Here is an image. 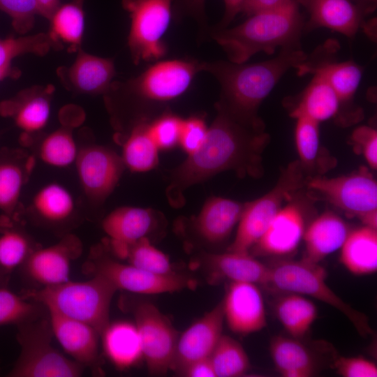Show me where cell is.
Masks as SVG:
<instances>
[{
  "label": "cell",
  "instance_id": "5bb4252c",
  "mask_svg": "<svg viewBox=\"0 0 377 377\" xmlns=\"http://www.w3.org/2000/svg\"><path fill=\"white\" fill-rule=\"evenodd\" d=\"M339 49L337 41L329 40L295 68L299 75L311 74L323 77L337 94L341 110L352 103L362 77V68L353 61L334 60L333 57Z\"/></svg>",
  "mask_w": 377,
  "mask_h": 377
},
{
  "label": "cell",
  "instance_id": "f5cc1de1",
  "mask_svg": "<svg viewBox=\"0 0 377 377\" xmlns=\"http://www.w3.org/2000/svg\"><path fill=\"white\" fill-rule=\"evenodd\" d=\"M38 14L47 20L51 17L61 3V0H36Z\"/></svg>",
  "mask_w": 377,
  "mask_h": 377
},
{
  "label": "cell",
  "instance_id": "836d02e7",
  "mask_svg": "<svg viewBox=\"0 0 377 377\" xmlns=\"http://www.w3.org/2000/svg\"><path fill=\"white\" fill-rule=\"evenodd\" d=\"M32 207L36 215L50 223H60L70 219L75 204L71 193L63 185L50 183L34 195Z\"/></svg>",
  "mask_w": 377,
  "mask_h": 377
},
{
  "label": "cell",
  "instance_id": "ab89813d",
  "mask_svg": "<svg viewBox=\"0 0 377 377\" xmlns=\"http://www.w3.org/2000/svg\"><path fill=\"white\" fill-rule=\"evenodd\" d=\"M34 249L23 231L7 226L0 235V268L8 273L22 265Z\"/></svg>",
  "mask_w": 377,
  "mask_h": 377
},
{
  "label": "cell",
  "instance_id": "52a82bcc",
  "mask_svg": "<svg viewBox=\"0 0 377 377\" xmlns=\"http://www.w3.org/2000/svg\"><path fill=\"white\" fill-rule=\"evenodd\" d=\"M200 61L191 59L156 61L138 76L115 86L149 112L182 96L201 72Z\"/></svg>",
  "mask_w": 377,
  "mask_h": 377
},
{
  "label": "cell",
  "instance_id": "60d3db41",
  "mask_svg": "<svg viewBox=\"0 0 377 377\" xmlns=\"http://www.w3.org/2000/svg\"><path fill=\"white\" fill-rule=\"evenodd\" d=\"M126 259L130 265L153 273L175 272L168 256L154 246L147 237L130 245Z\"/></svg>",
  "mask_w": 377,
  "mask_h": 377
},
{
  "label": "cell",
  "instance_id": "5b68a950",
  "mask_svg": "<svg viewBox=\"0 0 377 377\" xmlns=\"http://www.w3.org/2000/svg\"><path fill=\"white\" fill-rule=\"evenodd\" d=\"M269 267L265 286L311 296L343 313L362 337H367L373 333L368 317L343 300L328 286L327 272L319 263L303 259L283 260Z\"/></svg>",
  "mask_w": 377,
  "mask_h": 377
},
{
  "label": "cell",
  "instance_id": "f6af8a7d",
  "mask_svg": "<svg viewBox=\"0 0 377 377\" xmlns=\"http://www.w3.org/2000/svg\"><path fill=\"white\" fill-rule=\"evenodd\" d=\"M207 130L208 126L200 116L183 119L179 145L188 155L193 154L203 143Z\"/></svg>",
  "mask_w": 377,
  "mask_h": 377
},
{
  "label": "cell",
  "instance_id": "30bf717a",
  "mask_svg": "<svg viewBox=\"0 0 377 377\" xmlns=\"http://www.w3.org/2000/svg\"><path fill=\"white\" fill-rule=\"evenodd\" d=\"M173 0H121L131 20L128 45L135 64L163 57V40L172 17Z\"/></svg>",
  "mask_w": 377,
  "mask_h": 377
},
{
  "label": "cell",
  "instance_id": "ba28073f",
  "mask_svg": "<svg viewBox=\"0 0 377 377\" xmlns=\"http://www.w3.org/2000/svg\"><path fill=\"white\" fill-rule=\"evenodd\" d=\"M299 161L291 162L281 173L275 186L266 194L245 203L233 242L228 251L249 253L265 232L286 200H290L306 184Z\"/></svg>",
  "mask_w": 377,
  "mask_h": 377
},
{
  "label": "cell",
  "instance_id": "cb8c5ba5",
  "mask_svg": "<svg viewBox=\"0 0 377 377\" xmlns=\"http://www.w3.org/2000/svg\"><path fill=\"white\" fill-rule=\"evenodd\" d=\"M54 87L31 89L0 103V114L13 118L24 134L40 131L47 125L50 115V96Z\"/></svg>",
  "mask_w": 377,
  "mask_h": 377
},
{
  "label": "cell",
  "instance_id": "ee69618b",
  "mask_svg": "<svg viewBox=\"0 0 377 377\" xmlns=\"http://www.w3.org/2000/svg\"><path fill=\"white\" fill-rule=\"evenodd\" d=\"M0 10L10 17L13 29L22 35L33 28L38 14L36 0H0Z\"/></svg>",
  "mask_w": 377,
  "mask_h": 377
},
{
  "label": "cell",
  "instance_id": "74e56055",
  "mask_svg": "<svg viewBox=\"0 0 377 377\" xmlns=\"http://www.w3.org/2000/svg\"><path fill=\"white\" fill-rule=\"evenodd\" d=\"M46 308L34 300H26L4 286L0 287V325H17L36 319Z\"/></svg>",
  "mask_w": 377,
  "mask_h": 377
},
{
  "label": "cell",
  "instance_id": "f907efd6",
  "mask_svg": "<svg viewBox=\"0 0 377 377\" xmlns=\"http://www.w3.org/2000/svg\"><path fill=\"white\" fill-rule=\"evenodd\" d=\"M286 0H245L241 13L248 17L260 11L276 7Z\"/></svg>",
  "mask_w": 377,
  "mask_h": 377
},
{
  "label": "cell",
  "instance_id": "4dcf8cb0",
  "mask_svg": "<svg viewBox=\"0 0 377 377\" xmlns=\"http://www.w3.org/2000/svg\"><path fill=\"white\" fill-rule=\"evenodd\" d=\"M149 121H137L122 145L121 156L124 165L133 172L151 170L158 162L159 149L149 133Z\"/></svg>",
  "mask_w": 377,
  "mask_h": 377
},
{
  "label": "cell",
  "instance_id": "ac0fdd59",
  "mask_svg": "<svg viewBox=\"0 0 377 377\" xmlns=\"http://www.w3.org/2000/svg\"><path fill=\"white\" fill-rule=\"evenodd\" d=\"M306 228L305 214L300 203L291 201L282 207L264 234L252 247L260 256H282L294 252L303 239Z\"/></svg>",
  "mask_w": 377,
  "mask_h": 377
},
{
  "label": "cell",
  "instance_id": "8d00e7d4",
  "mask_svg": "<svg viewBox=\"0 0 377 377\" xmlns=\"http://www.w3.org/2000/svg\"><path fill=\"white\" fill-rule=\"evenodd\" d=\"M78 151L72 133L65 128L48 134L40 142L38 149L40 160L55 168H66L75 163Z\"/></svg>",
  "mask_w": 377,
  "mask_h": 377
},
{
  "label": "cell",
  "instance_id": "9f6ffc18",
  "mask_svg": "<svg viewBox=\"0 0 377 377\" xmlns=\"http://www.w3.org/2000/svg\"><path fill=\"white\" fill-rule=\"evenodd\" d=\"M7 272H4L0 268V287L3 286V285L5 284L7 280Z\"/></svg>",
  "mask_w": 377,
  "mask_h": 377
},
{
  "label": "cell",
  "instance_id": "681fc988",
  "mask_svg": "<svg viewBox=\"0 0 377 377\" xmlns=\"http://www.w3.org/2000/svg\"><path fill=\"white\" fill-rule=\"evenodd\" d=\"M180 376L186 377H216L209 357L191 362L184 368Z\"/></svg>",
  "mask_w": 377,
  "mask_h": 377
},
{
  "label": "cell",
  "instance_id": "7dc6e473",
  "mask_svg": "<svg viewBox=\"0 0 377 377\" xmlns=\"http://www.w3.org/2000/svg\"><path fill=\"white\" fill-rule=\"evenodd\" d=\"M333 368L343 377H376V364L363 357L339 356L334 359Z\"/></svg>",
  "mask_w": 377,
  "mask_h": 377
},
{
  "label": "cell",
  "instance_id": "b9f144b4",
  "mask_svg": "<svg viewBox=\"0 0 377 377\" xmlns=\"http://www.w3.org/2000/svg\"><path fill=\"white\" fill-rule=\"evenodd\" d=\"M52 47L50 38L43 33L0 39V68L11 64V61L18 56L25 54L43 56Z\"/></svg>",
  "mask_w": 377,
  "mask_h": 377
},
{
  "label": "cell",
  "instance_id": "6da1fadb",
  "mask_svg": "<svg viewBox=\"0 0 377 377\" xmlns=\"http://www.w3.org/2000/svg\"><path fill=\"white\" fill-rule=\"evenodd\" d=\"M215 105L216 115L203 143L171 173L166 195L172 205L183 204L188 188L219 172L235 170L253 177L263 173L262 154L269 140L264 124L244 122Z\"/></svg>",
  "mask_w": 377,
  "mask_h": 377
},
{
  "label": "cell",
  "instance_id": "bcb514c9",
  "mask_svg": "<svg viewBox=\"0 0 377 377\" xmlns=\"http://www.w3.org/2000/svg\"><path fill=\"white\" fill-rule=\"evenodd\" d=\"M350 140L357 154H361L369 168H377V131L369 126L356 128L350 136Z\"/></svg>",
  "mask_w": 377,
  "mask_h": 377
},
{
  "label": "cell",
  "instance_id": "9a60e30c",
  "mask_svg": "<svg viewBox=\"0 0 377 377\" xmlns=\"http://www.w3.org/2000/svg\"><path fill=\"white\" fill-rule=\"evenodd\" d=\"M81 253V243L72 235L53 245L34 249L22 267L27 278L40 288L69 281L71 265Z\"/></svg>",
  "mask_w": 377,
  "mask_h": 377
},
{
  "label": "cell",
  "instance_id": "277c9868",
  "mask_svg": "<svg viewBox=\"0 0 377 377\" xmlns=\"http://www.w3.org/2000/svg\"><path fill=\"white\" fill-rule=\"evenodd\" d=\"M118 290L108 279L94 274L85 281H68L29 290L25 298L68 318L84 323L100 334L110 323L112 299Z\"/></svg>",
  "mask_w": 377,
  "mask_h": 377
},
{
  "label": "cell",
  "instance_id": "603a6c76",
  "mask_svg": "<svg viewBox=\"0 0 377 377\" xmlns=\"http://www.w3.org/2000/svg\"><path fill=\"white\" fill-rule=\"evenodd\" d=\"M245 203L222 197H212L193 220L197 235L205 243L222 242L238 223Z\"/></svg>",
  "mask_w": 377,
  "mask_h": 377
},
{
  "label": "cell",
  "instance_id": "8992f818",
  "mask_svg": "<svg viewBox=\"0 0 377 377\" xmlns=\"http://www.w3.org/2000/svg\"><path fill=\"white\" fill-rule=\"evenodd\" d=\"M17 328L20 353L9 376L77 377L82 374L84 367L53 347L48 314L20 324Z\"/></svg>",
  "mask_w": 377,
  "mask_h": 377
},
{
  "label": "cell",
  "instance_id": "1f68e13d",
  "mask_svg": "<svg viewBox=\"0 0 377 377\" xmlns=\"http://www.w3.org/2000/svg\"><path fill=\"white\" fill-rule=\"evenodd\" d=\"M83 1L70 0L64 3L61 2L51 17L50 30L47 34L53 47H62V42L69 45V51L80 49L84 28Z\"/></svg>",
  "mask_w": 377,
  "mask_h": 377
},
{
  "label": "cell",
  "instance_id": "db71d44e",
  "mask_svg": "<svg viewBox=\"0 0 377 377\" xmlns=\"http://www.w3.org/2000/svg\"><path fill=\"white\" fill-rule=\"evenodd\" d=\"M20 75V69L12 66L11 64L7 65L0 68V82L6 78L17 79Z\"/></svg>",
  "mask_w": 377,
  "mask_h": 377
},
{
  "label": "cell",
  "instance_id": "d4e9b609",
  "mask_svg": "<svg viewBox=\"0 0 377 377\" xmlns=\"http://www.w3.org/2000/svg\"><path fill=\"white\" fill-rule=\"evenodd\" d=\"M351 230L335 213L327 212L316 218L304 232V260L319 263L341 249Z\"/></svg>",
  "mask_w": 377,
  "mask_h": 377
},
{
  "label": "cell",
  "instance_id": "83f0119b",
  "mask_svg": "<svg viewBox=\"0 0 377 377\" xmlns=\"http://www.w3.org/2000/svg\"><path fill=\"white\" fill-rule=\"evenodd\" d=\"M313 78L298 95L290 115L297 119L306 117L318 123L336 117L341 111V103L334 90L322 77Z\"/></svg>",
  "mask_w": 377,
  "mask_h": 377
},
{
  "label": "cell",
  "instance_id": "7bdbcfd3",
  "mask_svg": "<svg viewBox=\"0 0 377 377\" xmlns=\"http://www.w3.org/2000/svg\"><path fill=\"white\" fill-rule=\"evenodd\" d=\"M182 121L183 119L170 112H164L149 121V133L159 150L179 145Z\"/></svg>",
  "mask_w": 377,
  "mask_h": 377
},
{
  "label": "cell",
  "instance_id": "f546056e",
  "mask_svg": "<svg viewBox=\"0 0 377 377\" xmlns=\"http://www.w3.org/2000/svg\"><path fill=\"white\" fill-rule=\"evenodd\" d=\"M340 262L355 275L375 273L377 270V228L363 225L350 230L341 247Z\"/></svg>",
  "mask_w": 377,
  "mask_h": 377
},
{
  "label": "cell",
  "instance_id": "7402d4cb",
  "mask_svg": "<svg viewBox=\"0 0 377 377\" xmlns=\"http://www.w3.org/2000/svg\"><path fill=\"white\" fill-rule=\"evenodd\" d=\"M65 84L77 92L97 94L108 92L115 75L112 59L96 57L78 50L70 68L58 71Z\"/></svg>",
  "mask_w": 377,
  "mask_h": 377
},
{
  "label": "cell",
  "instance_id": "e575fe53",
  "mask_svg": "<svg viewBox=\"0 0 377 377\" xmlns=\"http://www.w3.org/2000/svg\"><path fill=\"white\" fill-rule=\"evenodd\" d=\"M13 154L0 156V209L12 215L19 202L30 166Z\"/></svg>",
  "mask_w": 377,
  "mask_h": 377
},
{
  "label": "cell",
  "instance_id": "f1b7e54d",
  "mask_svg": "<svg viewBox=\"0 0 377 377\" xmlns=\"http://www.w3.org/2000/svg\"><path fill=\"white\" fill-rule=\"evenodd\" d=\"M300 339L279 335L270 341L271 357L282 376L310 377L317 371L315 356Z\"/></svg>",
  "mask_w": 377,
  "mask_h": 377
},
{
  "label": "cell",
  "instance_id": "816d5d0a",
  "mask_svg": "<svg viewBox=\"0 0 377 377\" xmlns=\"http://www.w3.org/2000/svg\"><path fill=\"white\" fill-rule=\"evenodd\" d=\"M225 5L224 15L220 22L214 29H223L228 27L235 16L241 12L245 0H223Z\"/></svg>",
  "mask_w": 377,
  "mask_h": 377
},
{
  "label": "cell",
  "instance_id": "9c48e42d",
  "mask_svg": "<svg viewBox=\"0 0 377 377\" xmlns=\"http://www.w3.org/2000/svg\"><path fill=\"white\" fill-rule=\"evenodd\" d=\"M306 185L346 215L377 228V182L367 168L333 178H309Z\"/></svg>",
  "mask_w": 377,
  "mask_h": 377
},
{
  "label": "cell",
  "instance_id": "2e32d148",
  "mask_svg": "<svg viewBox=\"0 0 377 377\" xmlns=\"http://www.w3.org/2000/svg\"><path fill=\"white\" fill-rule=\"evenodd\" d=\"M222 303L224 320L232 332L246 335L266 326L264 300L257 284L231 281Z\"/></svg>",
  "mask_w": 377,
  "mask_h": 377
},
{
  "label": "cell",
  "instance_id": "7c38bea8",
  "mask_svg": "<svg viewBox=\"0 0 377 377\" xmlns=\"http://www.w3.org/2000/svg\"><path fill=\"white\" fill-rule=\"evenodd\" d=\"M88 273L108 279L119 290L144 295L173 293L195 286V281L177 272L160 274L129 263H123L105 255H96L84 267Z\"/></svg>",
  "mask_w": 377,
  "mask_h": 377
},
{
  "label": "cell",
  "instance_id": "4fadbf2b",
  "mask_svg": "<svg viewBox=\"0 0 377 377\" xmlns=\"http://www.w3.org/2000/svg\"><path fill=\"white\" fill-rule=\"evenodd\" d=\"M75 164L82 190L96 201L105 200L113 191L126 168L121 155L96 145L79 149Z\"/></svg>",
  "mask_w": 377,
  "mask_h": 377
},
{
  "label": "cell",
  "instance_id": "f35d334b",
  "mask_svg": "<svg viewBox=\"0 0 377 377\" xmlns=\"http://www.w3.org/2000/svg\"><path fill=\"white\" fill-rule=\"evenodd\" d=\"M295 130V140L300 163L304 171L320 164L321 147L319 123L306 117H298Z\"/></svg>",
  "mask_w": 377,
  "mask_h": 377
},
{
  "label": "cell",
  "instance_id": "44dd1931",
  "mask_svg": "<svg viewBox=\"0 0 377 377\" xmlns=\"http://www.w3.org/2000/svg\"><path fill=\"white\" fill-rule=\"evenodd\" d=\"M200 263L211 283L228 279L265 286L267 281L269 267L249 253H204Z\"/></svg>",
  "mask_w": 377,
  "mask_h": 377
},
{
  "label": "cell",
  "instance_id": "c3c4849f",
  "mask_svg": "<svg viewBox=\"0 0 377 377\" xmlns=\"http://www.w3.org/2000/svg\"><path fill=\"white\" fill-rule=\"evenodd\" d=\"M205 2V0H173V19L179 21L184 17H191L195 20L202 31H207Z\"/></svg>",
  "mask_w": 377,
  "mask_h": 377
},
{
  "label": "cell",
  "instance_id": "d6986e66",
  "mask_svg": "<svg viewBox=\"0 0 377 377\" xmlns=\"http://www.w3.org/2000/svg\"><path fill=\"white\" fill-rule=\"evenodd\" d=\"M53 336L73 360L83 367H96L98 362L100 334L91 326L46 309Z\"/></svg>",
  "mask_w": 377,
  "mask_h": 377
},
{
  "label": "cell",
  "instance_id": "ffe728a7",
  "mask_svg": "<svg viewBox=\"0 0 377 377\" xmlns=\"http://www.w3.org/2000/svg\"><path fill=\"white\" fill-rule=\"evenodd\" d=\"M306 8L309 20L306 29L325 27L353 38L364 28V10L352 0H295Z\"/></svg>",
  "mask_w": 377,
  "mask_h": 377
},
{
  "label": "cell",
  "instance_id": "8fae6325",
  "mask_svg": "<svg viewBox=\"0 0 377 377\" xmlns=\"http://www.w3.org/2000/svg\"><path fill=\"white\" fill-rule=\"evenodd\" d=\"M149 372L163 375L171 370L178 332L168 318L149 302L130 306Z\"/></svg>",
  "mask_w": 377,
  "mask_h": 377
},
{
  "label": "cell",
  "instance_id": "e0dca14e",
  "mask_svg": "<svg viewBox=\"0 0 377 377\" xmlns=\"http://www.w3.org/2000/svg\"><path fill=\"white\" fill-rule=\"evenodd\" d=\"M223 322L221 301L179 336L171 370L180 375L191 362L209 357L223 334Z\"/></svg>",
  "mask_w": 377,
  "mask_h": 377
},
{
  "label": "cell",
  "instance_id": "d6a6232c",
  "mask_svg": "<svg viewBox=\"0 0 377 377\" xmlns=\"http://www.w3.org/2000/svg\"><path fill=\"white\" fill-rule=\"evenodd\" d=\"M275 310L279 322L288 334L297 339L303 338L308 333L318 315L313 302L293 293L280 298Z\"/></svg>",
  "mask_w": 377,
  "mask_h": 377
},
{
  "label": "cell",
  "instance_id": "7a4b0ae2",
  "mask_svg": "<svg viewBox=\"0 0 377 377\" xmlns=\"http://www.w3.org/2000/svg\"><path fill=\"white\" fill-rule=\"evenodd\" d=\"M300 46L283 47L274 58L245 64L217 60L200 61L201 72H207L219 82L220 99L216 103L236 119L252 124H263L258 116L263 101L280 78L307 57Z\"/></svg>",
  "mask_w": 377,
  "mask_h": 377
},
{
  "label": "cell",
  "instance_id": "3957f363",
  "mask_svg": "<svg viewBox=\"0 0 377 377\" xmlns=\"http://www.w3.org/2000/svg\"><path fill=\"white\" fill-rule=\"evenodd\" d=\"M299 4L286 0L280 5L256 13L231 28L214 29L210 36L231 62L245 63L253 55L272 54L277 47L300 46L304 27Z\"/></svg>",
  "mask_w": 377,
  "mask_h": 377
},
{
  "label": "cell",
  "instance_id": "484cf974",
  "mask_svg": "<svg viewBox=\"0 0 377 377\" xmlns=\"http://www.w3.org/2000/svg\"><path fill=\"white\" fill-rule=\"evenodd\" d=\"M155 225V214L150 209L124 206L110 212L102 228L112 244L129 246L147 235Z\"/></svg>",
  "mask_w": 377,
  "mask_h": 377
},
{
  "label": "cell",
  "instance_id": "11a10c76",
  "mask_svg": "<svg viewBox=\"0 0 377 377\" xmlns=\"http://www.w3.org/2000/svg\"><path fill=\"white\" fill-rule=\"evenodd\" d=\"M355 3L361 6L368 13L375 9L376 0H355Z\"/></svg>",
  "mask_w": 377,
  "mask_h": 377
},
{
  "label": "cell",
  "instance_id": "4316f807",
  "mask_svg": "<svg viewBox=\"0 0 377 377\" xmlns=\"http://www.w3.org/2000/svg\"><path fill=\"white\" fill-rule=\"evenodd\" d=\"M100 337L105 355L117 369H129L143 357L135 323L124 320L110 322Z\"/></svg>",
  "mask_w": 377,
  "mask_h": 377
},
{
  "label": "cell",
  "instance_id": "d590c367",
  "mask_svg": "<svg viewBox=\"0 0 377 377\" xmlns=\"http://www.w3.org/2000/svg\"><path fill=\"white\" fill-rule=\"evenodd\" d=\"M216 377L244 376L250 368L248 355L235 339L222 334L209 356Z\"/></svg>",
  "mask_w": 377,
  "mask_h": 377
}]
</instances>
